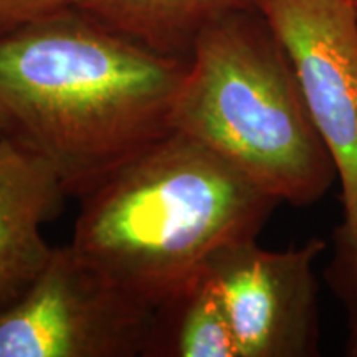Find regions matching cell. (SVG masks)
I'll list each match as a JSON object with an SVG mask.
<instances>
[{"mask_svg":"<svg viewBox=\"0 0 357 357\" xmlns=\"http://www.w3.org/2000/svg\"><path fill=\"white\" fill-rule=\"evenodd\" d=\"M73 7L155 52L189 56L200 30L255 0H73Z\"/></svg>","mask_w":357,"mask_h":357,"instance_id":"ba28073f","label":"cell"},{"mask_svg":"<svg viewBox=\"0 0 357 357\" xmlns=\"http://www.w3.org/2000/svg\"><path fill=\"white\" fill-rule=\"evenodd\" d=\"M73 6V0H0V37Z\"/></svg>","mask_w":357,"mask_h":357,"instance_id":"8fae6325","label":"cell"},{"mask_svg":"<svg viewBox=\"0 0 357 357\" xmlns=\"http://www.w3.org/2000/svg\"><path fill=\"white\" fill-rule=\"evenodd\" d=\"M354 2V7H356V12H357V0H352Z\"/></svg>","mask_w":357,"mask_h":357,"instance_id":"4fadbf2b","label":"cell"},{"mask_svg":"<svg viewBox=\"0 0 357 357\" xmlns=\"http://www.w3.org/2000/svg\"><path fill=\"white\" fill-rule=\"evenodd\" d=\"M155 311L70 243L53 247L26 291L0 310V357L147 356Z\"/></svg>","mask_w":357,"mask_h":357,"instance_id":"277c9868","label":"cell"},{"mask_svg":"<svg viewBox=\"0 0 357 357\" xmlns=\"http://www.w3.org/2000/svg\"><path fill=\"white\" fill-rule=\"evenodd\" d=\"M187 63L63 8L0 37V132L82 197L172 131Z\"/></svg>","mask_w":357,"mask_h":357,"instance_id":"6da1fadb","label":"cell"},{"mask_svg":"<svg viewBox=\"0 0 357 357\" xmlns=\"http://www.w3.org/2000/svg\"><path fill=\"white\" fill-rule=\"evenodd\" d=\"M326 243L268 252L257 238L217 250L205 261L230 321L240 357H307L318 354V284L312 263Z\"/></svg>","mask_w":357,"mask_h":357,"instance_id":"8992f818","label":"cell"},{"mask_svg":"<svg viewBox=\"0 0 357 357\" xmlns=\"http://www.w3.org/2000/svg\"><path fill=\"white\" fill-rule=\"evenodd\" d=\"M347 354L357 357V314L349 316V339H347Z\"/></svg>","mask_w":357,"mask_h":357,"instance_id":"7c38bea8","label":"cell"},{"mask_svg":"<svg viewBox=\"0 0 357 357\" xmlns=\"http://www.w3.org/2000/svg\"><path fill=\"white\" fill-rule=\"evenodd\" d=\"M147 356L240 357L220 296L204 270L158 306Z\"/></svg>","mask_w":357,"mask_h":357,"instance_id":"9c48e42d","label":"cell"},{"mask_svg":"<svg viewBox=\"0 0 357 357\" xmlns=\"http://www.w3.org/2000/svg\"><path fill=\"white\" fill-rule=\"evenodd\" d=\"M278 204L207 146L171 131L82 195L70 245L159 306L217 250L257 238Z\"/></svg>","mask_w":357,"mask_h":357,"instance_id":"7a4b0ae2","label":"cell"},{"mask_svg":"<svg viewBox=\"0 0 357 357\" xmlns=\"http://www.w3.org/2000/svg\"><path fill=\"white\" fill-rule=\"evenodd\" d=\"M0 136H2V132H0Z\"/></svg>","mask_w":357,"mask_h":357,"instance_id":"5bb4252c","label":"cell"},{"mask_svg":"<svg viewBox=\"0 0 357 357\" xmlns=\"http://www.w3.org/2000/svg\"><path fill=\"white\" fill-rule=\"evenodd\" d=\"M60 177L42 155L0 136V310L33 283L50 258L42 227L63 211Z\"/></svg>","mask_w":357,"mask_h":357,"instance_id":"52a82bcc","label":"cell"},{"mask_svg":"<svg viewBox=\"0 0 357 357\" xmlns=\"http://www.w3.org/2000/svg\"><path fill=\"white\" fill-rule=\"evenodd\" d=\"M171 129L294 207L314 204L337 177L291 61L257 8L225 13L200 30Z\"/></svg>","mask_w":357,"mask_h":357,"instance_id":"3957f363","label":"cell"},{"mask_svg":"<svg viewBox=\"0 0 357 357\" xmlns=\"http://www.w3.org/2000/svg\"><path fill=\"white\" fill-rule=\"evenodd\" d=\"M324 276L349 316L357 314V235L344 223L334 231V255Z\"/></svg>","mask_w":357,"mask_h":357,"instance_id":"30bf717a","label":"cell"},{"mask_svg":"<svg viewBox=\"0 0 357 357\" xmlns=\"http://www.w3.org/2000/svg\"><path fill=\"white\" fill-rule=\"evenodd\" d=\"M283 45L336 164L344 225L357 235V12L352 0H255Z\"/></svg>","mask_w":357,"mask_h":357,"instance_id":"5b68a950","label":"cell"}]
</instances>
